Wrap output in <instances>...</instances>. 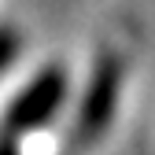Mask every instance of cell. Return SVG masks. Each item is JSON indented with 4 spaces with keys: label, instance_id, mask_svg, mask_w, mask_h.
I'll return each mask as SVG.
<instances>
[{
    "label": "cell",
    "instance_id": "1",
    "mask_svg": "<svg viewBox=\"0 0 155 155\" xmlns=\"http://www.w3.org/2000/svg\"><path fill=\"white\" fill-rule=\"evenodd\" d=\"M122 78H126V67L118 55L107 52L96 59L89 81H85V92H81V104H78V118H74V144L78 148H89L107 133L114 107H118Z\"/></svg>",
    "mask_w": 155,
    "mask_h": 155
},
{
    "label": "cell",
    "instance_id": "2",
    "mask_svg": "<svg viewBox=\"0 0 155 155\" xmlns=\"http://www.w3.org/2000/svg\"><path fill=\"white\" fill-rule=\"evenodd\" d=\"M63 100H67V70H63V67H45V70L11 100L0 133L11 137V140H18V137H26V133L48 126L52 114L63 107Z\"/></svg>",
    "mask_w": 155,
    "mask_h": 155
},
{
    "label": "cell",
    "instance_id": "3",
    "mask_svg": "<svg viewBox=\"0 0 155 155\" xmlns=\"http://www.w3.org/2000/svg\"><path fill=\"white\" fill-rule=\"evenodd\" d=\"M15 48H18L15 33H11V30H0V74H4V70H8V63L15 59Z\"/></svg>",
    "mask_w": 155,
    "mask_h": 155
},
{
    "label": "cell",
    "instance_id": "4",
    "mask_svg": "<svg viewBox=\"0 0 155 155\" xmlns=\"http://www.w3.org/2000/svg\"><path fill=\"white\" fill-rule=\"evenodd\" d=\"M0 155H22V151H18V140H11V137L0 133Z\"/></svg>",
    "mask_w": 155,
    "mask_h": 155
}]
</instances>
